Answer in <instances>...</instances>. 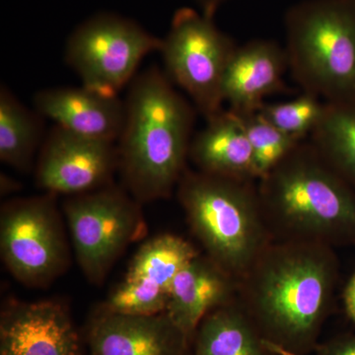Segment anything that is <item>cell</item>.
<instances>
[{
  "mask_svg": "<svg viewBox=\"0 0 355 355\" xmlns=\"http://www.w3.org/2000/svg\"><path fill=\"white\" fill-rule=\"evenodd\" d=\"M338 272L335 248L272 241L238 282L237 300L266 340L297 355L331 309Z\"/></svg>",
  "mask_w": 355,
  "mask_h": 355,
  "instance_id": "6da1fadb",
  "label": "cell"
},
{
  "mask_svg": "<svg viewBox=\"0 0 355 355\" xmlns=\"http://www.w3.org/2000/svg\"><path fill=\"white\" fill-rule=\"evenodd\" d=\"M125 104L116 141L123 186L140 205L169 198L188 169L195 109L157 67L133 78Z\"/></svg>",
  "mask_w": 355,
  "mask_h": 355,
  "instance_id": "7a4b0ae2",
  "label": "cell"
},
{
  "mask_svg": "<svg viewBox=\"0 0 355 355\" xmlns=\"http://www.w3.org/2000/svg\"><path fill=\"white\" fill-rule=\"evenodd\" d=\"M258 182L261 211L273 241L355 246V189L310 140Z\"/></svg>",
  "mask_w": 355,
  "mask_h": 355,
  "instance_id": "3957f363",
  "label": "cell"
},
{
  "mask_svg": "<svg viewBox=\"0 0 355 355\" xmlns=\"http://www.w3.org/2000/svg\"><path fill=\"white\" fill-rule=\"evenodd\" d=\"M176 190L205 254L239 282L273 241L261 211L258 186L188 168Z\"/></svg>",
  "mask_w": 355,
  "mask_h": 355,
  "instance_id": "277c9868",
  "label": "cell"
},
{
  "mask_svg": "<svg viewBox=\"0 0 355 355\" xmlns=\"http://www.w3.org/2000/svg\"><path fill=\"white\" fill-rule=\"evenodd\" d=\"M288 69L304 92L355 103V0H303L286 16Z\"/></svg>",
  "mask_w": 355,
  "mask_h": 355,
  "instance_id": "5b68a950",
  "label": "cell"
},
{
  "mask_svg": "<svg viewBox=\"0 0 355 355\" xmlns=\"http://www.w3.org/2000/svg\"><path fill=\"white\" fill-rule=\"evenodd\" d=\"M140 205L114 183L65 200L62 209L77 263L93 286H102L128 245L146 234Z\"/></svg>",
  "mask_w": 355,
  "mask_h": 355,
  "instance_id": "8992f818",
  "label": "cell"
},
{
  "mask_svg": "<svg viewBox=\"0 0 355 355\" xmlns=\"http://www.w3.org/2000/svg\"><path fill=\"white\" fill-rule=\"evenodd\" d=\"M57 195L14 198L0 211V254L14 279L44 288L69 270L71 254Z\"/></svg>",
  "mask_w": 355,
  "mask_h": 355,
  "instance_id": "52a82bcc",
  "label": "cell"
},
{
  "mask_svg": "<svg viewBox=\"0 0 355 355\" xmlns=\"http://www.w3.org/2000/svg\"><path fill=\"white\" fill-rule=\"evenodd\" d=\"M236 46L214 18L190 7L178 9L161 40L166 76L183 89L205 120L223 111L224 76Z\"/></svg>",
  "mask_w": 355,
  "mask_h": 355,
  "instance_id": "ba28073f",
  "label": "cell"
},
{
  "mask_svg": "<svg viewBox=\"0 0 355 355\" xmlns=\"http://www.w3.org/2000/svg\"><path fill=\"white\" fill-rule=\"evenodd\" d=\"M161 40L128 18L96 14L70 35L65 58L84 87L119 97L137 76L144 58L160 50Z\"/></svg>",
  "mask_w": 355,
  "mask_h": 355,
  "instance_id": "9c48e42d",
  "label": "cell"
},
{
  "mask_svg": "<svg viewBox=\"0 0 355 355\" xmlns=\"http://www.w3.org/2000/svg\"><path fill=\"white\" fill-rule=\"evenodd\" d=\"M200 254L197 247L180 236H154L142 243L125 277L100 308L130 315L165 312L175 277Z\"/></svg>",
  "mask_w": 355,
  "mask_h": 355,
  "instance_id": "30bf717a",
  "label": "cell"
},
{
  "mask_svg": "<svg viewBox=\"0 0 355 355\" xmlns=\"http://www.w3.org/2000/svg\"><path fill=\"white\" fill-rule=\"evenodd\" d=\"M118 170L116 142L88 139L55 125L42 144L35 179L44 193L72 197L113 184Z\"/></svg>",
  "mask_w": 355,
  "mask_h": 355,
  "instance_id": "8fae6325",
  "label": "cell"
},
{
  "mask_svg": "<svg viewBox=\"0 0 355 355\" xmlns=\"http://www.w3.org/2000/svg\"><path fill=\"white\" fill-rule=\"evenodd\" d=\"M0 355H83L67 306L10 299L0 313Z\"/></svg>",
  "mask_w": 355,
  "mask_h": 355,
  "instance_id": "7c38bea8",
  "label": "cell"
},
{
  "mask_svg": "<svg viewBox=\"0 0 355 355\" xmlns=\"http://www.w3.org/2000/svg\"><path fill=\"white\" fill-rule=\"evenodd\" d=\"M86 340L89 355H187L191 343L166 312L121 314L100 307Z\"/></svg>",
  "mask_w": 355,
  "mask_h": 355,
  "instance_id": "4fadbf2b",
  "label": "cell"
},
{
  "mask_svg": "<svg viewBox=\"0 0 355 355\" xmlns=\"http://www.w3.org/2000/svg\"><path fill=\"white\" fill-rule=\"evenodd\" d=\"M288 69L286 48L270 40L236 46L224 76V103L236 114L260 111L268 96L284 90Z\"/></svg>",
  "mask_w": 355,
  "mask_h": 355,
  "instance_id": "5bb4252c",
  "label": "cell"
},
{
  "mask_svg": "<svg viewBox=\"0 0 355 355\" xmlns=\"http://www.w3.org/2000/svg\"><path fill=\"white\" fill-rule=\"evenodd\" d=\"M37 112L55 125L88 139L118 141L125 120V104L84 87L51 88L35 94Z\"/></svg>",
  "mask_w": 355,
  "mask_h": 355,
  "instance_id": "9a60e30c",
  "label": "cell"
},
{
  "mask_svg": "<svg viewBox=\"0 0 355 355\" xmlns=\"http://www.w3.org/2000/svg\"><path fill=\"white\" fill-rule=\"evenodd\" d=\"M237 297V280L200 254L175 277L165 312L191 342L203 318Z\"/></svg>",
  "mask_w": 355,
  "mask_h": 355,
  "instance_id": "2e32d148",
  "label": "cell"
},
{
  "mask_svg": "<svg viewBox=\"0 0 355 355\" xmlns=\"http://www.w3.org/2000/svg\"><path fill=\"white\" fill-rule=\"evenodd\" d=\"M205 121V127L193 135L189 153L197 170L238 181H258L241 116L223 110Z\"/></svg>",
  "mask_w": 355,
  "mask_h": 355,
  "instance_id": "e0dca14e",
  "label": "cell"
},
{
  "mask_svg": "<svg viewBox=\"0 0 355 355\" xmlns=\"http://www.w3.org/2000/svg\"><path fill=\"white\" fill-rule=\"evenodd\" d=\"M193 340V355H275L238 300L203 318Z\"/></svg>",
  "mask_w": 355,
  "mask_h": 355,
  "instance_id": "ac0fdd59",
  "label": "cell"
},
{
  "mask_svg": "<svg viewBox=\"0 0 355 355\" xmlns=\"http://www.w3.org/2000/svg\"><path fill=\"white\" fill-rule=\"evenodd\" d=\"M41 114L26 108L4 86L0 91V160L21 172L31 170L43 140Z\"/></svg>",
  "mask_w": 355,
  "mask_h": 355,
  "instance_id": "d6986e66",
  "label": "cell"
},
{
  "mask_svg": "<svg viewBox=\"0 0 355 355\" xmlns=\"http://www.w3.org/2000/svg\"><path fill=\"white\" fill-rule=\"evenodd\" d=\"M310 141L324 160L355 189V103H327Z\"/></svg>",
  "mask_w": 355,
  "mask_h": 355,
  "instance_id": "ffe728a7",
  "label": "cell"
},
{
  "mask_svg": "<svg viewBox=\"0 0 355 355\" xmlns=\"http://www.w3.org/2000/svg\"><path fill=\"white\" fill-rule=\"evenodd\" d=\"M239 116L253 151L258 181L305 141L282 132L266 121L259 111Z\"/></svg>",
  "mask_w": 355,
  "mask_h": 355,
  "instance_id": "44dd1931",
  "label": "cell"
},
{
  "mask_svg": "<svg viewBox=\"0 0 355 355\" xmlns=\"http://www.w3.org/2000/svg\"><path fill=\"white\" fill-rule=\"evenodd\" d=\"M326 105L321 98L303 91L302 94L288 101L266 103L259 112L282 132L307 140L323 120Z\"/></svg>",
  "mask_w": 355,
  "mask_h": 355,
  "instance_id": "7402d4cb",
  "label": "cell"
},
{
  "mask_svg": "<svg viewBox=\"0 0 355 355\" xmlns=\"http://www.w3.org/2000/svg\"><path fill=\"white\" fill-rule=\"evenodd\" d=\"M318 355H355V336H343L320 345Z\"/></svg>",
  "mask_w": 355,
  "mask_h": 355,
  "instance_id": "603a6c76",
  "label": "cell"
},
{
  "mask_svg": "<svg viewBox=\"0 0 355 355\" xmlns=\"http://www.w3.org/2000/svg\"><path fill=\"white\" fill-rule=\"evenodd\" d=\"M343 303L347 315L355 322V273L343 291Z\"/></svg>",
  "mask_w": 355,
  "mask_h": 355,
  "instance_id": "cb8c5ba5",
  "label": "cell"
},
{
  "mask_svg": "<svg viewBox=\"0 0 355 355\" xmlns=\"http://www.w3.org/2000/svg\"><path fill=\"white\" fill-rule=\"evenodd\" d=\"M225 0H198V4L202 8V12L209 17L214 18L218 7L221 6Z\"/></svg>",
  "mask_w": 355,
  "mask_h": 355,
  "instance_id": "d4e9b609",
  "label": "cell"
},
{
  "mask_svg": "<svg viewBox=\"0 0 355 355\" xmlns=\"http://www.w3.org/2000/svg\"><path fill=\"white\" fill-rule=\"evenodd\" d=\"M263 342H265L266 349L270 350V352H272V354L275 355H295L291 354V352H286V350L282 349V347H277V345H273L272 343L268 342V340H266L265 338H263Z\"/></svg>",
  "mask_w": 355,
  "mask_h": 355,
  "instance_id": "484cf974",
  "label": "cell"
}]
</instances>
